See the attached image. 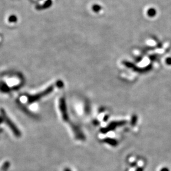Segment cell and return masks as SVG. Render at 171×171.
Wrapping results in <instances>:
<instances>
[{
    "label": "cell",
    "instance_id": "cell-1",
    "mask_svg": "<svg viewBox=\"0 0 171 171\" xmlns=\"http://www.w3.org/2000/svg\"><path fill=\"white\" fill-rule=\"evenodd\" d=\"M4 115V119L6 121V124L8 125L9 128L11 129L12 131L13 132V133L16 136H20V130L18 129L17 127L16 126V125L13 124V122H12L10 119H9L7 116H6V114H3Z\"/></svg>",
    "mask_w": 171,
    "mask_h": 171
},
{
    "label": "cell",
    "instance_id": "cell-2",
    "mask_svg": "<svg viewBox=\"0 0 171 171\" xmlns=\"http://www.w3.org/2000/svg\"><path fill=\"white\" fill-rule=\"evenodd\" d=\"M59 107L62 115V118L64 121H67L68 120V115L67 113V107L64 99H61L60 100Z\"/></svg>",
    "mask_w": 171,
    "mask_h": 171
},
{
    "label": "cell",
    "instance_id": "cell-3",
    "mask_svg": "<svg viewBox=\"0 0 171 171\" xmlns=\"http://www.w3.org/2000/svg\"><path fill=\"white\" fill-rule=\"evenodd\" d=\"M64 171H72L71 170H70L69 168H65L64 169Z\"/></svg>",
    "mask_w": 171,
    "mask_h": 171
}]
</instances>
